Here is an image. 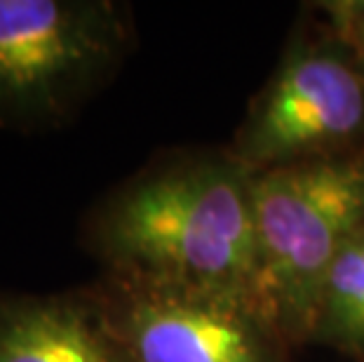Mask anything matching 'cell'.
I'll list each match as a JSON object with an SVG mask.
<instances>
[{"label": "cell", "instance_id": "obj_6", "mask_svg": "<svg viewBox=\"0 0 364 362\" xmlns=\"http://www.w3.org/2000/svg\"><path fill=\"white\" fill-rule=\"evenodd\" d=\"M0 362H132L102 306L0 297Z\"/></svg>", "mask_w": 364, "mask_h": 362}, {"label": "cell", "instance_id": "obj_5", "mask_svg": "<svg viewBox=\"0 0 364 362\" xmlns=\"http://www.w3.org/2000/svg\"><path fill=\"white\" fill-rule=\"evenodd\" d=\"M364 127V80L329 52L294 57L270 85L245 134L247 163L263 169L322 158Z\"/></svg>", "mask_w": 364, "mask_h": 362}, {"label": "cell", "instance_id": "obj_2", "mask_svg": "<svg viewBox=\"0 0 364 362\" xmlns=\"http://www.w3.org/2000/svg\"><path fill=\"white\" fill-rule=\"evenodd\" d=\"M254 304L275 329H315L324 278L364 228V160L311 158L252 174Z\"/></svg>", "mask_w": 364, "mask_h": 362}, {"label": "cell", "instance_id": "obj_1", "mask_svg": "<svg viewBox=\"0 0 364 362\" xmlns=\"http://www.w3.org/2000/svg\"><path fill=\"white\" fill-rule=\"evenodd\" d=\"M97 240L115 275L257 308L252 174L237 165H179L129 183L104 207Z\"/></svg>", "mask_w": 364, "mask_h": 362}, {"label": "cell", "instance_id": "obj_3", "mask_svg": "<svg viewBox=\"0 0 364 362\" xmlns=\"http://www.w3.org/2000/svg\"><path fill=\"white\" fill-rule=\"evenodd\" d=\"M120 45L118 12L106 3L0 0V127L59 120Z\"/></svg>", "mask_w": 364, "mask_h": 362}, {"label": "cell", "instance_id": "obj_4", "mask_svg": "<svg viewBox=\"0 0 364 362\" xmlns=\"http://www.w3.org/2000/svg\"><path fill=\"white\" fill-rule=\"evenodd\" d=\"M115 278L102 311L132 362H277V329L250 302Z\"/></svg>", "mask_w": 364, "mask_h": 362}, {"label": "cell", "instance_id": "obj_8", "mask_svg": "<svg viewBox=\"0 0 364 362\" xmlns=\"http://www.w3.org/2000/svg\"><path fill=\"white\" fill-rule=\"evenodd\" d=\"M360 52H362V64H364V28L360 31Z\"/></svg>", "mask_w": 364, "mask_h": 362}, {"label": "cell", "instance_id": "obj_7", "mask_svg": "<svg viewBox=\"0 0 364 362\" xmlns=\"http://www.w3.org/2000/svg\"><path fill=\"white\" fill-rule=\"evenodd\" d=\"M315 329L364 353V228L346 243L324 278Z\"/></svg>", "mask_w": 364, "mask_h": 362}]
</instances>
